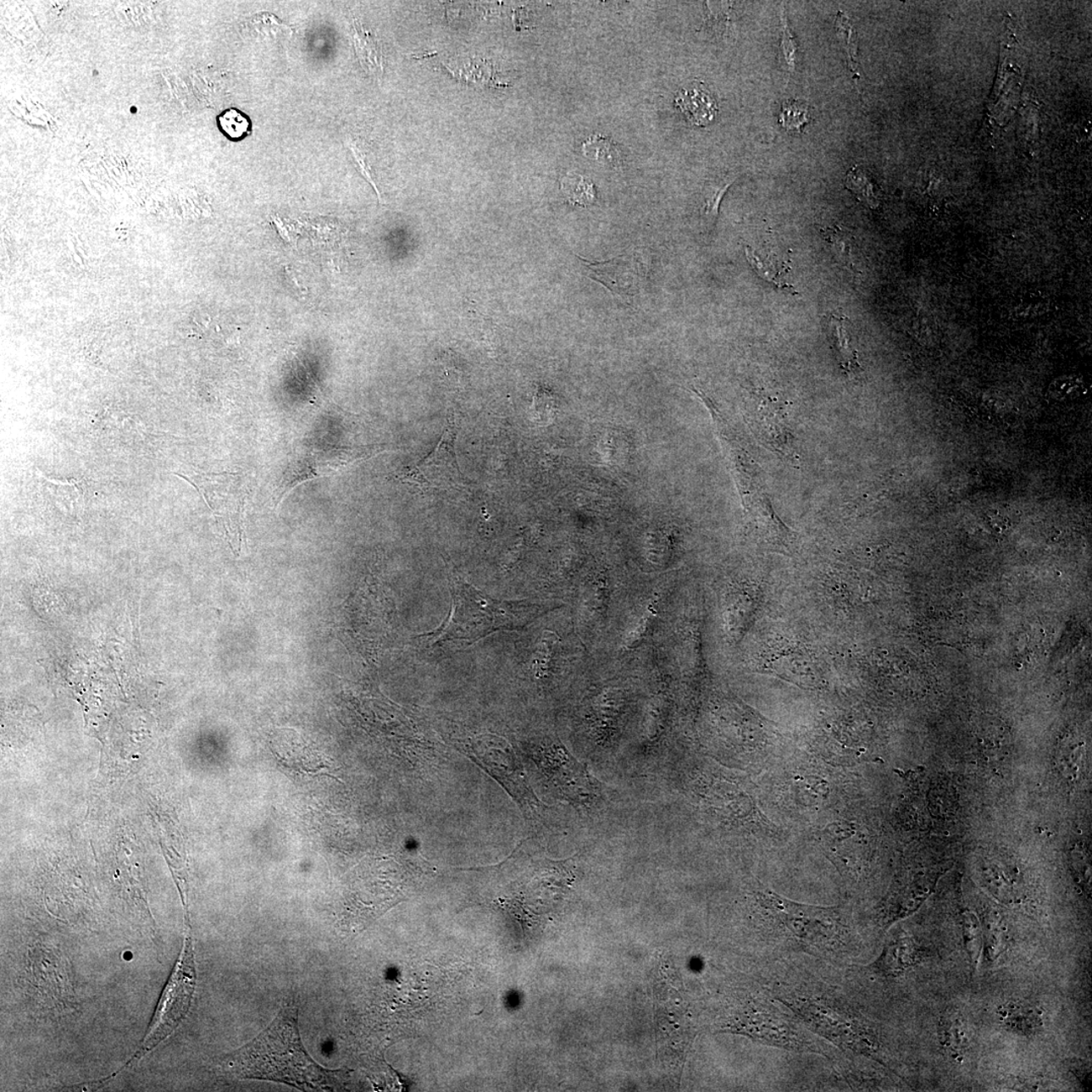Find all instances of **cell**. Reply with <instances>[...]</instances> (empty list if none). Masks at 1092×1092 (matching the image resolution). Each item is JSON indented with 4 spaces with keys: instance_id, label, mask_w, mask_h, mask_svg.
Listing matches in <instances>:
<instances>
[{
    "instance_id": "obj_25",
    "label": "cell",
    "mask_w": 1092,
    "mask_h": 1092,
    "mask_svg": "<svg viewBox=\"0 0 1092 1092\" xmlns=\"http://www.w3.org/2000/svg\"><path fill=\"white\" fill-rule=\"evenodd\" d=\"M1083 388V380L1078 376L1065 375L1060 376L1050 385L1049 393L1055 399H1073L1081 394Z\"/></svg>"
},
{
    "instance_id": "obj_8",
    "label": "cell",
    "mask_w": 1092,
    "mask_h": 1092,
    "mask_svg": "<svg viewBox=\"0 0 1092 1092\" xmlns=\"http://www.w3.org/2000/svg\"><path fill=\"white\" fill-rule=\"evenodd\" d=\"M676 103L690 122L705 125L713 121L718 113L717 103L701 86L685 88L678 94Z\"/></svg>"
},
{
    "instance_id": "obj_15",
    "label": "cell",
    "mask_w": 1092,
    "mask_h": 1092,
    "mask_svg": "<svg viewBox=\"0 0 1092 1092\" xmlns=\"http://www.w3.org/2000/svg\"><path fill=\"white\" fill-rule=\"evenodd\" d=\"M959 802L958 792L947 780H940L934 784L928 794L929 809L934 817L950 818L957 811Z\"/></svg>"
},
{
    "instance_id": "obj_17",
    "label": "cell",
    "mask_w": 1092,
    "mask_h": 1092,
    "mask_svg": "<svg viewBox=\"0 0 1092 1092\" xmlns=\"http://www.w3.org/2000/svg\"><path fill=\"white\" fill-rule=\"evenodd\" d=\"M845 188L872 208L879 206V191L877 186L867 172L859 166L851 169L845 177Z\"/></svg>"
},
{
    "instance_id": "obj_4",
    "label": "cell",
    "mask_w": 1092,
    "mask_h": 1092,
    "mask_svg": "<svg viewBox=\"0 0 1092 1092\" xmlns=\"http://www.w3.org/2000/svg\"><path fill=\"white\" fill-rule=\"evenodd\" d=\"M195 984V960L191 939L187 936L184 952L162 996L153 1026L145 1039L144 1052L155 1048L179 1027L190 1010Z\"/></svg>"
},
{
    "instance_id": "obj_14",
    "label": "cell",
    "mask_w": 1092,
    "mask_h": 1092,
    "mask_svg": "<svg viewBox=\"0 0 1092 1092\" xmlns=\"http://www.w3.org/2000/svg\"><path fill=\"white\" fill-rule=\"evenodd\" d=\"M746 256L752 269L762 280L771 282V284L780 287L782 290L789 291L792 294H797L794 287L788 285L785 278H784L788 271L787 265L779 266L774 261L762 258V256L756 250L749 247H746Z\"/></svg>"
},
{
    "instance_id": "obj_7",
    "label": "cell",
    "mask_w": 1092,
    "mask_h": 1092,
    "mask_svg": "<svg viewBox=\"0 0 1092 1092\" xmlns=\"http://www.w3.org/2000/svg\"><path fill=\"white\" fill-rule=\"evenodd\" d=\"M352 41L355 53L363 70L367 71L369 75L380 80L384 73V56L378 38L372 34V31L364 29L358 19H354Z\"/></svg>"
},
{
    "instance_id": "obj_31",
    "label": "cell",
    "mask_w": 1092,
    "mask_h": 1092,
    "mask_svg": "<svg viewBox=\"0 0 1092 1092\" xmlns=\"http://www.w3.org/2000/svg\"><path fill=\"white\" fill-rule=\"evenodd\" d=\"M285 278L287 282V285H289L290 286V289L294 291L297 296L299 297L307 296L308 291H307L306 286L301 284L294 270H292L291 268H285Z\"/></svg>"
},
{
    "instance_id": "obj_9",
    "label": "cell",
    "mask_w": 1092,
    "mask_h": 1092,
    "mask_svg": "<svg viewBox=\"0 0 1092 1092\" xmlns=\"http://www.w3.org/2000/svg\"><path fill=\"white\" fill-rule=\"evenodd\" d=\"M939 1032L945 1051L956 1060L964 1058L969 1048V1039L962 1017L956 1012L945 1013L940 1018Z\"/></svg>"
},
{
    "instance_id": "obj_20",
    "label": "cell",
    "mask_w": 1092,
    "mask_h": 1092,
    "mask_svg": "<svg viewBox=\"0 0 1092 1092\" xmlns=\"http://www.w3.org/2000/svg\"><path fill=\"white\" fill-rule=\"evenodd\" d=\"M219 128L230 140H242L251 133L252 125L248 117L236 108L227 109L218 118Z\"/></svg>"
},
{
    "instance_id": "obj_22",
    "label": "cell",
    "mask_w": 1092,
    "mask_h": 1092,
    "mask_svg": "<svg viewBox=\"0 0 1092 1092\" xmlns=\"http://www.w3.org/2000/svg\"><path fill=\"white\" fill-rule=\"evenodd\" d=\"M708 8V17L705 20L702 29L714 35L723 36L729 34L733 30L731 23L729 5L726 3H707Z\"/></svg>"
},
{
    "instance_id": "obj_28",
    "label": "cell",
    "mask_w": 1092,
    "mask_h": 1092,
    "mask_svg": "<svg viewBox=\"0 0 1092 1092\" xmlns=\"http://www.w3.org/2000/svg\"><path fill=\"white\" fill-rule=\"evenodd\" d=\"M837 27L839 36H840V38L842 39L843 44H845V49L846 50V55H848V60L851 68V70H853V72L856 73L854 59L856 49H854L855 44L853 43L855 40L853 36L854 30L853 28H851L849 19L845 18V15L843 14L842 12H840L838 14Z\"/></svg>"
},
{
    "instance_id": "obj_26",
    "label": "cell",
    "mask_w": 1092,
    "mask_h": 1092,
    "mask_svg": "<svg viewBox=\"0 0 1092 1092\" xmlns=\"http://www.w3.org/2000/svg\"><path fill=\"white\" fill-rule=\"evenodd\" d=\"M808 122L807 108L798 102L783 104L779 123L787 130H799Z\"/></svg>"
},
{
    "instance_id": "obj_27",
    "label": "cell",
    "mask_w": 1092,
    "mask_h": 1092,
    "mask_svg": "<svg viewBox=\"0 0 1092 1092\" xmlns=\"http://www.w3.org/2000/svg\"><path fill=\"white\" fill-rule=\"evenodd\" d=\"M982 934H984L986 954L990 959L995 960L1006 948V933H1003L999 923L989 921L986 923L984 933Z\"/></svg>"
},
{
    "instance_id": "obj_21",
    "label": "cell",
    "mask_w": 1092,
    "mask_h": 1092,
    "mask_svg": "<svg viewBox=\"0 0 1092 1092\" xmlns=\"http://www.w3.org/2000/svg\"><path fill=\"white\" fill-rule=\"evenodd\" d=\"M963 938L965 948L968 953L969 962L972 968L976 969L977 964L979 962L984 940H982L979 923L972 914H966L963 918Z\"/></svg>"
},
{
    "instance_id": "obj_10",
    "label": "cell",
    "mask_w": 1092,
    "mask_h": 1092,
    "mask_svg": "<svg viewBox=\"0 0 1092 1092\" xmlns=\"http://www.w3.org/2000/svg\"><path fill=\"white\" fill-rule=\"evenodd\" d=\"M999 1016L1003 1025L1022 1034H1032L1042 1026L1041 1013L1027 1003H1006L1001 1006Z\"/></svg>"
},
{
    "instance_id": "obj_2",
    "label": "cell",
    "mask_w": 1092,
    "mask_h": 1092,
    "mask_svg": "<svg viewBox=\"0 0 1092 1092\" xmlns=\"http://www.w3.org/2000/svg\"><path fill=\"white\" fill-rule=\"evenodd\" d=\"M451 581L452 613L446 623L426 635L431 645L448 641L472 645L495 632L518 629L541 613V606L525 601L491 598L456 574Z\"/></svg>"
},
{
    "instance_id": "obj_29",
    "label": "cell",
    "mask_w": 1092,
    "mask_h": 1092,
    "mask_svg": "<svg viewBox=\"0 0 1092 1092\" xmlns=\"http://www.w3.org/2000/svg\"><path fill=\"white\" fill-rule=\"evenodd\" d=\"M348 146H349L350 151H352L354 156L355 160H357L358 162V165L359 167L360 171H362L363 175L365 177V179H367L369 184L373 186L374 190L376 192V195H378L380 200V193L378 186H376L375 185V182L372 175V171H370V167L367 160V156H365L363 149L359 147V145L357 142H355V141H350V142L348 143Z\"/></svg>"
},
{
    "instance_id": "obj_5",
    "label": "cell",
    "mask_w": 1092,
    "mask_h": 1092,
    "mask_svg": "<svg viewBox=\"0 0 1092 1092\" xmlns=\"http://www.w3.org/2000/svg\"><path fill=\"white\" fill-rule=\"evenodd\" d=\"M457 426L454 418L448 420L435 451L417 466L396 475L401 482L422 489H461L468 485L457 463L456 441Z\"/></svg>"
},
{
    "instance_id": "obj_6",
    "label": "cell",
    "mask_w": 1092,
    "mask_h": 1092,
    "mask_svg": "<svg viewBox=\"0 0 1092 1092\" xmlns=\"http://www.w3.org/2000/svg\"><path fill=\"white\" fill-rule=\"evenodd\" d=\"M578 258L586 269L589 278L599 282L614 296H618L623 300L629 299L639 291L640 266L634 258L620 255L596 263H590L579 255Z\"/></svg>"
},
{
    "instance_id": "obj_11",
    "label": "cell",
    "mask_w": 1092,
    "mask_h": 1092,
    "mask_svg": "<svg viewBox=\"0 0 1092 1092\" xmlns=\"http://www.w3.org/2000/svg\"><path fill=\"white\" fill-rule=\"evenodd\" d=\"M845 316L830 315L829 327L838 359L846 374H853L859 368L856 352L851 347V338L845 327Z\"/></svg>"
},
{
    "instance_id": "obj_12",
    "label": "cell",
    "mask_w": 1092,
    "mask_h": 1092,
    "mask_svg": "<svg viewBox=\"0 0 1092 1092\" xmlns=\"http://www.w3.org/2000/svg\"><path fill=\"white\" fill-rule=\"evenodd\" d=\"M736 176L728 175L720 179L713 180L707 182L703 191V206L702 216L705 224L709 229H712L719 215V207L721 201L729 191V188L734 185Z\"/></svg>"
},
{
    "instance_id": "obj_30",
    "label": "cell",
    "mask_w": 1092,
    "mask_h": 1092,
    "mask_svg": "<svg viewBox=\"0 0 1092 1092\" xmlns=\"http://www.w3.org/2000/svg\"><path fill=\"white\" fill-rule=\"evenodd\" d=\"M655 615H656L655 605H651L650 606V608L646 610V613L644 614V618H641L640 623H639V625H637L635 630L632 631V634H630V635L627 637L626 647H629V649H631V647H634L637 644H639V642L642 639V636H644L646 634V627L649 626V624L651 623L652 618H654Z\"/></svg>"
},
{
    "instance_id": "obj_1",
    "label": "cell",
    "mask_w": 1092,
    "mask_h": 1092,
    "mask_svg": "<svg viewBox=\"0 0 1092 1092\" xmlns=\"http://www.w3.org/2000/svg\"><path fill=\"white\" fill-rule=\"evenodd\" d=\"M297 1015L296 1001L286 1002L263 1033L224 1060V1070L238 1078L279 1081L302 1090L342 1088L341 1071L321 1067L306 1052Z\"/></svg>"
},
{
    "instance_id": "obj_24",
    "label": "cell",
    "mask_w": 1092,
    "mask_h": 1092,
    "mask_svg": "<svg viewBox=\"0 0 1092 1092\" xmlns=\"http://www.w3.org/2000/svg\"><path fill=\"white\" fill-rule=\"evenodd\" d=\"M782 40H781V64L785 69L788 75L795 70L796 66V51L797 46L795 38L789 28L788 19L782 12Z\"/></svg>"
},
{
    "instance_id": "obj_13",
    "label": "cell",
    "mask_w": 1092,
    "mask_h": 1092,
    "mask_svg": "<svg viewBox=\"0 0 1092 1092\" xmlns=\"http://www.w3.org/2000/svg\"><path fill=\"white\" fill-rule=\"evenodd\" d=\"M919 958L918 949L911 940H901L893 943L885 950L880 962L890 973L901 972L912 967Z\"/></svg>"
},
{
    "instance_id": "obj_23",
    "label": "cell",
    "mask_w": 1092,
    "mask_h": 1092,
    "mask_svg": "<svg viewBox=\"0 0 1092 1092\" xmlns=\"http://www.w3.org/2000/svg\"><path fill=\"white\" fill-rule=\"evenodd\" d=\"M558 641H560V637L555 632L550 630L543 632L532 662L535 677L542 678L547 673L553 649H555Z\"/></svg>"
},
{
    "instance_id": "obj_19",
    "label": "cell",
    "mask_w": 1092,
    "mask_h": 1092,
    "mask_svg": "<svg viewBox=\"0 0 1092 1092\" xmlns=\"http://www.w3.org/2000/svg\"><path fill=\"white\" fill-rule=\"evenodd\" d=\"M583 153L601 164L618 166L621 162L620 151L618 146L605 136L596 134L583 144Z\"/></svg>"
},
{
    "instance_id": "obj_32",
    "label": "cell",
    "mask_w": 1092,
    "mask_h": 1092,
    "mask_svg": "<svg viewBox=\"0 0 1092 1092\" xmlns=\"http://www.w3.org/2000/svg\"><path fill=\"white\" fill-rule=\"evenodd\" d=\"M274 221L281 238L286 242L292 243L294 241V230H292L291 224H285L281 219H274Z\"/></svg>"
},
{
    "instance_id": "obj_18",
    "label": "cell",
    "mask_w": 1092,
    "mask_h": 1092,
    "mask_svg": "<svg viewBox=\"0 0 1092 1092\" xmlns=\"http://www.w3.org/2000/svg\"><path fill=\"white\" fill-rule=\"evenodd\" d=\"M820 232H822L825 241L830 245V248H832L839 263H842L845 268L858 273L859 270L855 268L853 241H851V235L845 232V229L839 226L820 228Z\"/></svg>"
},
{
    "instance_id": "obj_16",
    "label": "cell",
    "mask_w": 1092,
    "mask_h": 1092,
    "mask_svg": "<svg viewBox=\"0 0 1092 1092\" xmlns=\"http://www.w3.org/2000/svg\"><path fill=\"white\" fill-rule=\"evenodd\" d=\"M564 198L574 206L590 207L596 201L594 184L584 176L568 172L561 182Z\"/></svg>"
},
{
    "instance_id": "obj_3",
    "label": "cell",
    "mask_w": 1092,
    "mask_h": 1092,
    "mask_svg": "<svg viewBox=\"0 0 1092 1092\" xmlns=\"http://www.w3.org/2000/svg\"><path fill=\"white\" fill-rule=\"evenodd\" d=\"M761 906L770 912L792 937L818 949H838L845 934L842 917L835 907L801 905L770 890L761 891Z\"/></svg>"
}]
</instances>
